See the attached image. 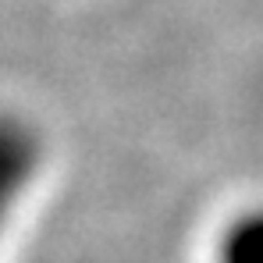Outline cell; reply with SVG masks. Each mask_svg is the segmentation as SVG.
Instances as JSON below:
<instances>
[{
	"label": "cell",
	"instance_id": "obj_1",
	"mask_svg": "<svg viewBox=\"0 0 263 263\" xmlns=\"http://www.w3.org/2000/svg\"><path fill=\"white\" fill-rule=\"evenodd\" d=\"M43 164V139L25 118L0 114V231Z\"/></svg>",
	"mask_w": 263,
	"mask_h": 263
},
{
	"label": "cell",
	"instance_id": "obj_2",
	"mask_svg": "<svg viewBox=\"0 0 263 263\" xmlns=\"http://www.w3.org/2000/svg\"><path fill=\"white\" fill-rule=\"evenodd\" d=\"M217 263H263V210H249L228 224Z\"/></svg>",
	"mask_w": 263,
	"mask_h": 263
}]
</instances>
